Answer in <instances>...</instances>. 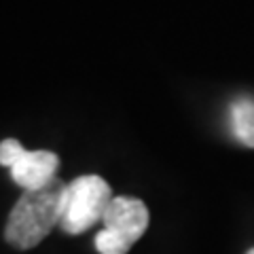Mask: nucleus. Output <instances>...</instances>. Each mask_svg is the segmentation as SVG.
Returning <instances> with one entry per match:
<instances>
[{"label":"nucleus","instance_id":"obj_1","mask_svg":"<svg viewBox=\"0 0 254 254\" xmlns=\"http://www.w3.org/2000/svg\"><path fill=\"white\" fill-rule=\"evenodd\" d=\"M66 185L55 178L43 189L23 190L13 205L6 220L4 240L17 250H30L38 246L62 218V195Z\"/></svg>","mask_w":254,"mask_h":254},{"label":"nucleus","instance_id":"obj_2","mask_svg":"<svg viewBox=\"0 0 254 254\" xmlns=\"http://www.w3.org/2000/svg\"><path fill=\"white\" fill-rule=\"evenodd\" d=\"M113 201V190L102 176L87 174L68 182L62 195V231L70 235L85 233L104 218L106 208Z\"/></svg>","mask_w":254,"mask_h":254},{"label":"nucleus","instance_id":"obj_3","mask_svg":"<svg viewBox=\"0 0 254 254\" xmlns=\"http://www.w3.org/2000/svg\"><path fill=\"white\" fill-rule=\"evenodd\" d=\"M148 208L136 197H113L104 212V229L95 235L100 254H127L148 229Z\"/></svg>","mask_w":254,"mask_h":254},{"label":"nucleus","instance_id":"obj_4","mask_svg":"<svg viewBox=\"0 0 254 254\" xmlns=\"http://www.w3.org/2000/svg\"><path fill=\"white\" fill-rule=\"evenodd\" d=\"M60 168V157L51 150H23L11 165V178L23 190H36L53 182Z\"/></svg>","mask_w":254,"mask_h":254},{"label":"nucleus","instance_id":"obj_5","mask_svg":"<svg viewBox=\"0 0 254 254\" xmlns=\"http://www.w3.org/2000/svg\"><path fill=\"white\" fill-rule=\"evenodd\" d=\"M231 127L233 136L244 146L254 148V100L240 98L231 106Z\"/></svg>","mask_w":254,"mask_h":254},{"label":"nucleus","instance_id":"obj_6","mask_svg":"<svg viewBox=\"0 0 254 254\" xmlns=\"http://www.w3.org/2000/svg\"><path fill=\"white\" fill-rule=\"evenodd\" d=\"M23 150H26V148L21 146L19 140H15V138L2 140V142H0V165L11 168V165L19 159V155L23 153Z\"/></svg>","mask_w":254,"mask_h":254},{"label":"nucleus","instance_id":"obj_7","mask_svg":"<svg viewBox=\"0 0 254 254\" xmlns=\"http://www.w3.org/2000/svg\"><path fill=\"white\" fill-rule=\"evenodd\" d=\"M246 254H254V248H250V250H248V252H246Z\"/></svg>","mask_w":254,"mask_h":254}]
</instances>
